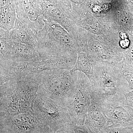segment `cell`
<instances>
[{"label": "cell", "mask_w": 133, "mask_h": 133, "mask_svg": "<svg viewBox=\"0 0 133 133\" xmlns=\"http://www.w3.org/2000/svg\"><path fill=\"white\" fill-rule=\"evenodd\" d=\"M41 78V72H30L1 85V117L34 112L33 104Z\"/></svg>", "instance_id": "cell-1"}, {"label": "cell", "mask_w": 133, "mask_h": 133, "mask_svg": "<svg viewBox=\"0 0 133 133\" xmlns=\"http://www.w3.org/2000/svg\"><path fill=\"white\" fill-rule=\"evenodd\" d=\"M94 76L95 83L92 94L97 101L124 102V95L131 90L125 76L117 65L95 62Z\"/></svg>", "instance_id": "cell-2"}, {"label": "cell", "mask_w": 133, "mask_h": 133, "mask_svg": "<svg viewBox=\"0 0 133 133\" xmlns=\"http://www.w3.org/2000/svg\"><path fill=\"white\" fill-rule=\"evenodd\" d=\"M36 36L38 50L43 58L77 56L74 39L63 27L55 22L45 20Z\"/></svg>", "instance_id": "cell-3"}, {"label": "cell", "mask_w": 133, "mask_h": 133, "mask_svg": "<svg viewBox=\"0 0 133 133\" xmlns=\"http://www.w3.org/2000/svg\"><path fill=\"white\" fill-rule=\"evenodd\" d=\"M77 83L76 72L65 69L41 72L37 94L51 99L68 108L72 101Z\"/></svg>", "instance_id": "cell-4"}, {"label": "cell", "mask_w": 133, "mask_h": 133, "mask_svg": "<svg viewBox=\"0 0 133 133\" xmlns=\"http://www.w3.org/2000/svg\"><path fill=\"white\" fill-rule=\"evenodd\" d=\"M78 27L98 36L114 47L120 48L119 31L107 14L97 15L87 13L76 23Z\"/></svg>", "instance_id": "cell-5"}, {"label": "cell", "mask_w": 133, "mask_h": 133, "mask_svg": "<svg viewBox=\"0 0 133 133\" xmlns=\"http://www.w3.org/2000/svg\"><path fill=\"white\" fill-rule=\"evenodd\" d=\"M76 88L72 101L68 107L71 121L83 124L91 102L92 87L87 76L76 71Z\"/></svg>", "instance_id": "cell-6"}, {"label": "cell", "mask_w": 133, "mask_h": 133, "mask_svg": "<svg viewBox=\"0 0 133 133\" xmlns=\"http://www.w3.org/2000/svg\"><path fill=\"white\" fill-rule=\"evenodd\" d=\"M83 29L88 54L94 62H102L115 65L121 61V49L110 44L98 36Z\"/></svg>", "instance_id": "cell-7"}, {"label": "cell", "mask_w": 133, "mask_h": 133, "mask_svg": "<svg viewBox=\"0 0 133 133\" xmlns=\"http://www.w3.org/2000/svg\"><path fill=\"white\" fill-rule=\"evenodd\" d=\"M33 111L41 120L62 123L71 121L68 108L48 97L37 94Z\"/></svg>", "instance_id": "cell-8"}, {"label": "cell", "mask_w": 133, "mask_h": 133, "mask_svg": "<svg viewBox=\"0 0 133 133\" xmlns=\"http://www.w3.org/2000/svg\"><path fill=\"white\" fill-rule=\"evenodd\" d=\"M107 117L110 128L133 125V109L124 102L117 101L99 102Z\"/></svg>", "instance_id": "cell-9"}, {"label": "cell", "mask_w": 133, "mask_h": 133, "mask_svg": "<svg viewBox=\"0 0 133 133\" xmlns=\"http://www.w3.org/2000/svg\"><path fill=\"white\" fill-rule=\"evenodd\" d=\"M112 7L107 14L120 32L133 34V13L125 0H112Z\"/></svg>", "instance_id": "cell-10"}, {"label": "cell", "mask_w": 133, "mask_h": 133, "mask_svg": "<svg viewBox=\"0 0 133 133\" xmlns=\"http://www.w3.org/2000/svg\"><path fill=\"white\" fill-rule=\"evenodd\" d=\"M86 126L91 133H108L110 124L99 102L91 94V102L85 119Z\"/></svg>", "instance_id": "cell-11"}, {"label": "cell", "mask_w": 133, "mask_h": 133, "mask_svg": "<svg viewBox=\"0 0 133 133\" xmlns=\"http://www.w3.org/2000/svg\"><path fill=\"white\" fill-rule=\"evenodd\" d=\"M42 59V58L38 49L12 38V45L9 52L6 57L1 61L28 63Z\"/></svg>", "instance_id": "cell-12"}, {"label": "cell", "mask_w": 133, "mask_h": 133, "mask_svg": "<svg viewBox=\"0 0 133 133\" xmlns=\"http://www.w3.org/2000/svg\"><path fill=\"white\" fill-rule=\"evenodd\" d=\"M4 118L11 123L16 130L20 132L29 133L35 130L39 125L40 119L33 112L24 113Z\"/></svg>", "instance_id": "cell-13"}, {"label": "cell", "mask_w": 133, "mask_h": 133, "mask_svg": "<svg viewBox=\"0 0 133 133\" xmlns=\"http://www.w3.org/2000/svg\"><path fill=\"white\" fill-rule=\"evenodd\" d=\"M76 24L81 17L91 12V7L99 0H58Z\"/></svg>", "instance_id": "cell-14"}, {"label": "cell", "mask_w": 133, "mask_h": 133, "mask_svg": "<svg viewBox=\"0 0 133 133\" xmlns=\"http://www.w3.org/2000/svg\"><path fill=\"white\" fill-rule=\"evenodd\" d=\"M12 38L38 49V42L34 31L23 23L17 17L14 29L9 31Z\"/></svg>", "instance_id": "cell-15"}, {"label": "cell", "mask_w": 133, "mask_h": 133, "mask_svg": "<svg viewBox=\"0 0 133 133\" xmlns=\"http://www.w3.org/2000/svg\"><path fill=\"white\" fill-rule=\"evenodd\" d=\"M94 63L95 62L88 53L84 51H78L76 64L74 68L71 70V72L78 71L85 74L89 78L92 87L95 83Z\"/></svg>", "instance_id": "cell-16"}, {"label": "cell", "mask_w": 133, "mask_h": 133, "mask_svg": "<svg viewBox=\"0 0 133 133\" xmlns=\"http://www.w3.org/2000/svg\"><path fill=\"white\" fill-rule=\"evenodd\" d=\"M1 29L6 31L12 30L14 27L17 18L16 12L9 1L7 4L1 7Z\"/></svg>", "instance_id": "cell-17"}, {"label": "cell", "mask_w": 133, "mask_h": 133, "mask_svg": "<svg viewBox=\"0 0 133 133\" xmlns=\"http://www.w3.org/2000/svg\"><path fill=\"white\" fill-rule=\"evenodd\" d=\"M108 133H133V125L111 127Z\"/></svg>", "instance_id": "cell-18"}, {"label": "cell", "mask_w": 133, "mask_h": 133, "mask_svg": "<svg viewBox=\"0 0 133 133\" xmlns=\"http://www.w3.org/2000/svg\"><path fill=\"white\" fill-rule=\"evenodd\" d=\"M122 72L127 81L130 90H133V70H124Z\"/></svg>", "instance_id": "cell-19"}, {"label": "cell", "mask_w": 133, "mask_h": 133, "mask_svg": "<svg viewBox=\"0 0 133 133\" xmlns=\"http://www.w3.org/2000/svg\"><path fill=\"white\" fill-rule=\"evenodd\" d=\"M124 96L125 98L124 104L133 109V90H131L126 93Z\"/></svg>", "instance_id": "cell-20"}, {"label": "cell", "mask_w": 133, "mask_h": 133, "mask_svg": "<svg viewBox=\"0 0 133 133\" xmlns=\"http://www.w3.org/2000/svg\"><path fill=\"white\" fill-rule=\"evenodd\" d=\"M72 127H71L68 129L67 133H90L84 129Z\"/></svg>", "instance_id": "cell-21"}, {"label": "cell", "mask_w": 133, "mask_h": 133, "mask_svg": "<svg viewBox=\"0 0 133 133\" xmlns=\"http://www.w3.org/2000/svg\"><path fill=\"white\" fill-rule=\"evenodd\" d=\"M125 1L133 13V0H125Z\"/></svg>", "instance_id": "cell-22"}, {"label": "cell", "mask_w": 133, "mask_h": 133, "mask_svg": "<svg viewBox=\"0 0 133 133\" xmlns=\"http://www.w3.org/2000/svg\"><path fill=\"white\" fill-rule=\"evenodd\" d=\"M8 0H0V6L1 7L3 6L8 3Z\"/></svg>", "instance_id": "cell-23"}]
</instances>
